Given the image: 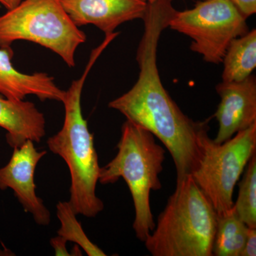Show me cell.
Returning <instances> with one entry per match:
<instances>
[{
    "mask_svg": "<svg viewBox=\"0 0 256 256\" xmlns=\"http://www.w3.org/2000/svg\"><path fill=\"white\" fill-rule=\"evenodd\" d=\"M174 12L166 0L148 4L136 56L139 76L130 90L110 101L108 106L161 141L174 161L178 182L200 166L203 154L201 138L208 130V122H195L184 114L160 78L156 64L158 44Z\"/></svg>",
    "mask_w": 256,
    "mask_h": 256,
    "instance_id": "obj_1",
    "label": "cell"
},
{
    "mask_svg": "<svg viewBox=\"0 0 256 256\" xmlns=\"http://www.w3.org/2000/svg\"><path fill=\"white\" fill-rule=\"evenodd\" d=\"M107 46L104 42L92 50L84 74L74 80L66 90L63 104L65 118L62 129L47 140L50 150L66 163L70 175L69 203L76 215L94 218L104 208L96 195L100 168L94 146V134L89 131L82 108L84 82L96 60Z\"/></svg>",
    "mask_w": 256,
    "mask_h": 256,
    "instance_id": "obj_2",
    "label": "cell"
},
{
    "mask_svg": "<svg viewBox=\"0 0 256 256\" xmlns=\"http://www.w3.org/2000/svg\"><path fill=\"white\" fill-rule=\"evenodd\" d=\"M217 216L192 175L175 191L144 242L153 256H213Z\"/></svg>",
    "mask_w": 256,
    "mask_h": 256,
    "instance_id": "obj_3",
    "label": "cell"
},
{
    "mask_svg": "<svg viewBox=\"0 0 256 256\" xmlns=\"http://www.w3.org/2000/svg\"><path fill=\"white\" fill-rule=\"evenodd\" d=\"M117 154L100 168L101 184H114L122 178L132 195L134 208L132 228L144 242L156 227L150 206V192L161 190L159 175L163 170L166 151L154 136L138 124L126 120L121 128Z\"/></svg>",
    "mask_w": 256,
    "mask_h": 256,
    "instance_id": "obj_4",
    "label": "cell"
},
{
    "mask_svg": "<svg viewBox=\"0 0 256 256\" xmlns=\"http://www.w3.org/2000/svg\"><path fill=\"white\" fill-rule=\"evenodd\" d=\"M20 40L48 48L74 67L76 52L86 42V35L69 16L60 0H23L0 16V48H10Z\"/></svg>",
    "mask_w": 256,
    "mask_h": 256,
    "instance_id": "obj_5",
    "label": "cell"
},
{
    "mask_svg": "<svg viewBox=\"0 0 256 256\" xmlns=\"http://www.w3.org/2000/svg\"><path fill=\"white\" fill-rule=\"evenodd\" d=\"M201 143V162L192 176L220 216L233 208L234 188L256 153V124L222 144L216 143L206 131Z\"/></svg>",
    "mask_w": 256,
    "mask_h": 256,
    "instance_id": "obj_6",
    "label": "cell"
},
{
    "mask_svg": "<svg viewBox=\"0 0 256 256\" xmlns=\"http://www.w3.org/2000/svg\"><path fill=\"white\" fill-rule=\"evenodd\" d=\"M168 28L192 38L190 50L215 64L222 63L234 38L249 31L246 18L230 0H202L191 10L176 11Z\"/></svg>",
    "mask_w": 256,
    "mask_h": 256,
    "instance_id": "obj_7",
    "label": "cell"
},
{
    "mask_svg": "<svg viewBox=\"0 0 256 256\" xmlns=\"http://www.w3.org/2000/svg\"><path fill=\"white\" fill-rule=\"evenodd\" d=\"M46 154V151L37 150L33 141L26 140L14 148L9 162L0 168V190L12 188L24 212L31 214L34 222L43 226L50 225V214L37 196L34 173L38 162Z\"/></svg>",
    "mask_w": 256,
    "mask_h": 256,
    "instance_id": "obj_8",
    "label": "cell"
},
{
    "mask_svg": "<svg viewBox=\"0 0 256 256\" xmlns=\"http://www.w3.org/2000/svg\"><path fill=\"white\" fill-rule=\"evenodd\" d=\"M220 97L214 114L218 124L214 141L222 144L256 124V80L252 75L238 82H222L216 86Z\"/></svg>",
    "mask_w": 256,
    "mask_h": 256,
    "instance_id": "obj_9",
    "label": "cell"
},
{
    "mask_svg": "<svg viewBox=\"0 0 256 256\" xmlns=\"http://www.w3.org/2000/svg\"><path fill=\"white\" fill-rule=\"evenodd\" d=\"M77 26L92 24L106 35L120 25L144 18L148 0H60Z\"/></svg>",
    "mask_w": 256,
    "mask_h": 256,
    "instance_id": "obj_10",
    "label": "cell"
},
{
    "mask_svg": "<svg viewBox=\"0 0 256 256\" xmlns=\"http://www.w3.org/2000/svg\"><path fill=\"white\" fill-rule=\"evenodd\" d=\"M14 52L10 48H0V92L8 98L24 100L35 96L41 101L63 102L66 92L55 84L54 77L46 73L26 74L14 68L12 58Z\"/></svg>",
    "mask_w": 256,
    "mask_h": 256,
    "instance_id": "obj_11",
    "label": "cell"
},
{
    "mask_svg": "<svg viewBox=\"0 0 256 256\" xmlns=\"http://www.w3.org/2000/svg\"><path fill=\"white\" fill-rule=\"evenodd\" d=\"M0 127L6 131V142L12 148L26 140L40 142L46 134L44 114L33 102L8 98L1 92Z\"/></svg>",
    "mask_w": 256,
    "mask_h": 256,
    "instance_id": "obj_12",
    "label": "cell"
},
{
    "mask_svg": "<svg viewBox=\"0 0 256 256\" xmlns=\"http://www.w3.org/2000/svg\"><path fill=\"white\" fill-rule=\"evenodd\" d=\"M222 63L224 82H242L252 75L256 67L255 28L230 42Z\"/></svg>",
    "mask_w": 256,
    "mask_h": 256,
    "instance_id": "obj_13",
    "label": "cell"
},
{
    "mask_svg": "<svg viewBox=\"0 0 256 256\" xmlns=\"http://www.w3.org/2000/svg\"><path fill=\"white\" fill-rule=\"evenodd\" d=\"M248 228L234 208L218 216L212 254L214 256H240Z\"/></svg>",
    "mask_w": 256,
    "mask_h": 256,
    "instance_id": "obj_14",
    "label": "cell"
},
{
    "mask_svg": "<svg viewBox=\"0 0 256 256\" xmlns=\"http://www.w3.org/2000/svg\"><path fill=\"white\" fill-rule=\"evenodd\" d=\"M56 215L60 220V227L57 234L67 242H73L82 248L88 256H106L105 252L94 244L84 232L82 224L76 218L68 202H60L56 205Z\"/></svg>",
    "mask_w": 256,
    "mask_h": 256,
    "instance_id": "obj_15",
    "label": "cell"
},
{
    "mask_svg": "<svg viewBox=\"0 0 256 256\" xmlns=\"http://www.w3.org/2000/svg\"><path fill=\"white\" fill-rule=\"evenodd\" d=\"M239 183L238 196L234 208L240 220L249 228H256V154L248 163Z\"/></svg>",
    "mask_w": 256,
    "mask_h": 256,
    "instance_id": "obj_16",
    "label": "cell"
},
{
    "mask_svg": "<svg viewBox=\"0 0 256 256\" xmlns=\"http://www.w3.org/2000/svg\"><path fill=\"white\" fill-rule=\"evenodd\" d=\"M244 18H247L256 12V0H230Z\"/></svg>",
    "mask_w": 256,
    "mask_h": 256,
    "instance_id": "obj_17",
    "label": "cell"
},
{
    "mask_svg": "<svg viewBox=\"0 0 256 256\" xmlns=\"http://www.w3.org/2000/svg\"><path fill=\"white\" fill-rule=\"evenodd\" d=\"M256 256V228H248L246 238L240 256Z\"/></svg>",
    "mask_w": 256,
    "mask_h": 256,
    "instance_id": "obj_18",
    "label": "cell"
},
{
    "mask_svg": "<svg viewBox=\"0 0 256 256\" xmlns=\"http://www.w3.org/2000/svg\"><path fill=\"white\" fill-rule=\"evenodd\" d=\"M66 242V240L60 236L58 235L54 237V238H50V244L53 248L54 249L55 256H70V252L67 250Z\"/></svg>",
    "mask_w": 256,
    "mask_h": 256,
    "instance_id": "obj_19",
    "label": "cell"
},
{
    "mask_svg": "<svg viewBox=\"0 0 256 256\" xmlns=\"http://www.w3.org/2000/svg\"><path fill=\"white\" fill-rule=\"evenodd\" d=\"M23 0H0V4L3 5L8 10L14 9Z\"/></svg>",
    "mask_w": 256,
    "mask_h": 256,
    "instance_id": "obj_20",
    "label": "cell"
},
{
    "mask_svg": "<svg viewBox=\"0 0 256 256\" xmlns=\"http://www.w3.org/2000/svg\"><path fill=\"white\" fill-rule=\"evenodd\" d=\"M72 254H73L72 256H82L80 248L78 245L74 246V248L72 249Z\"/></svg>",
    "mask_w": 256,
    "mask_h": 256,
    "instance_id": "obj_21",
    "label": "cell"
},
{
    "mask_svg": "<svg viewBox=\"0 0 256 256\" xmlns=\"http://www.w3.org/2000/svg\"><path fill=\"white\" fill-rule=\"evenodd\" d=\"M149 2H153L156 1V0H148Z\"/></svg>",
    "mask_w": 256,
    "mask_h": 256,
    "instance_id": "obj_22",
    "label": "cell"
},
{
    "mask_svg": "<svg viewBox=\"0 0 256 256\" xmlns=\"http://www.w3.org/2000/svg\"><path fill=\"white\" fill-rule=\"evenodd\" d=\"M169 1H170V2H172V1H173V0H169Z\"/></svg>",
    "mask_w": 256,
    "mask_h": 256,
    "instance_id": "obj_23",
    "label": "cell"
}]
</instances>
